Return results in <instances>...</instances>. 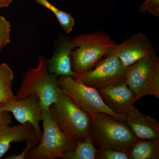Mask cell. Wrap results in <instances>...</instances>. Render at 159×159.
Masks as SVG:
<instances>
[{"instance_id": "6da1fadb", "label": "cell", "mask_w": 159, "mask_h": 159, "mask_svg": "<svg viewBox=\"0 0 159 159\" xmlns=\"http://www.w3.org/2000/svg\"><path fill=\"white\" fill-rule=\"evenodd\" d=\"M90 116L89 134L97 149L112 148L128 153L138 138L124 122L105 113Z\"/></svg>"}, {"instance_id": "7a4b0ae2", "label": "cell", "mask_w": 159, "mask_h": 159, "mask_svg": "<svg viewBox=\"0 0 159 159\" xmlns=\"http://www.w3.org/2000/svg\"><path fill=\"white\" fill-rule=\"evenodd\" d=\"M73 40L77 45L71 53L72 70L76 75L85 74L93 68L116 43L103 31L79 34Z\"/></svg>"}, {"instance_id": "3957f363", "label": "cell", "mask_w": 159, "mask_h": 159, "mask_svg": "<svg viewBox=\"0 0 159 159\" xmlns=\"http://www.w3.org/2000/svg\"><path fill=\"white\" fill-rule=\"evenodd\" d=\"M58 76L49 73L46 59L41 56L36 67L30 69L23 77L16 95L17 100L31 96L39 98L43 108H50L57 100L60 90L57 82Z\"/></svg>"}, {"instance_id": "277c9868", "label": "cell", "mask_w": 159, "mask_h": 159, "mask_svg": "<svg viewBox=\"0 0 159 159\" xmlns=\"http://www.w3.org/2000/svg\"><path fill=\"white\" fill-rule=\"evenodd\" d=\"M42 121L41 139L38 144L29 151L26 159H61L67 152L74 150L77 142L60 129L50 108H43Z\"/></svg>"}, {"instance_id": "5b68a950", "label": "cell", "mask_w": 159, "mask_h": 159, "mask_svg": "<svg viewBox=\"0 0 159 159\" xmlns=\"http://www.w3.org/2000/svg\"><path fill=\"white\" fill-rule=\"evenodd\" d=\"M50 110L60 129L76 142L89 136L90 115L80 109L61 91Z\"/></svg>"}, {"instance_id": "8992f818", "label": "cell", "mask_w": 159, "mask_h": 159, "mask_svg": "<svg viewBox=\"0 0 159 159\" xmlns=\"http://www.w3.org/2000/svg\"><path fill=\"white\" fill-rule=\"evenodd\" d=\"M125 83L136 100L152 95L159 98V58L155 52L127 68Z\"/></svg>"}, {"instance_id": "52a82bcc", "label": "cell", "mask_w": 159, "mask_h": 159, "mask_svg": "<svg viewBox=\"0 0 159 159\" xmlns=\"http://www.w3.org/2000/svg\"><path fill=\"white\" fill-rule=\"evenodd\" d=\"M57 82L60 90L66 94L84 112L90 115L105 113L124 122V117L117 115L106 105L97 89L86 85L70 76H58Z\"/></svg>"}, {"instance_id": "ba28073f", "label": "cell", "mask_w": 159, "mask_h": 159, "mask_svg": "<svg viewBox=\"0 0 159 159\" xmlns=\"http://www.w3.org/2000/svg\"><path fill=\"white\" fill-rule=\"evenodd\" d=\"M127 70L118 57L109 53L90 70L73 77L98 89L125 82Z\"/></svg>"}, {"instance_id": "9c48e42d", "label": "cell", "mask_w": 159, "mask_h": 159, "mask_svg": "<svg viewBox=\"0 0 159 159\" xmlns=\"http://www.w3.org/2000/svg\"><path fill=\"white\" fill-rule=\"evenodd\" d=\"M153 45L146 34L135 33L120 43H116L110 53L118 57L126 68L154 53Z\"/></svg>"}, {"instance_id": "30bf717a", "label": "cell", "mask_w": 159, "mask_h": 159, "mask_svg": "<svg viewBox=\"0 0 159 159\" xmlns=\"http://www.w3.org/2000/svg\"><path fill=\"white\" fill-rule=\"evenodd\" d=\"M0 105L3 110L11 113L20 124L30 123L40 142L42 134L40 122L42 121L43 107L38 97L31 96L20 100L3 102Z\"/></svg>"}, {"instance_id": "8fae6325", "label": "cell", "mask_w": 159, "mask_h": 159, "mask_svg": "<svg viewBox=\"0 0 159 159\" xmlns=\"http://www.w3.org/2000/svg\"><path fill=\"white\" fill-rule=\"evenodd\" d=\"M77 45L70 38L60 34L54 43L53 55L50 59H46V64L49 73L57 76L76 75L72 70L71 53Z\"/></svg>"}, {"instance_id": "7c38bea8", "label": "cell", "mask_w": 159, "mask_h": 159, "mask_svg": "<svg viewBox=\"0 0 159 159\" xmlns=\"http://www.w3.org/2000/svg\"><path fill=\"white\" fill-rule=\"evenodd\" d=\"M107 106L117 115L124 117L134 108L137 101L134 93L126 83H122L97 89Z\"/></svg>"}, {"instance_id": "4fadbf2b", "label": "cell", "mask_w": 159, "mask_h": 159, "mask_svg": "<svg viewBox=\"0 0 159 159\" xmlns=\"http://www.w3.org/2000/svg\"><path fill=\"white\" fill-rule=\"evenodd\" d=\"M124 123L140 139L159 140V123L134 107L124 116Z\"/></svg>"}, {"instance_id": "5bb4252c", "label": "cell", "mask_w": 159, "mask_h": 159, "mask_svg": "<svg viewBox=\"0 0 159 159\" xmlns=\"http://www.w3.org/2000/svg\"><path fill=\"white\" fill-rule=\"evenodd\" d=\"M30 139L39 143L34 127L30 123L0 127V159L9 150L11 143L26 142Z\"/></svg>"}, {"instance_id": "9a60e30c", "label": "cell", "mask_w": 159, "mask_h": 159, "mask_svg": "<svg viewBox=\"0 0 159 159\" xmlns=\"http://www.w3.org/2000/svg\"><path fill=\"white\" fill-rule=\"evenodd\" d=\"M128 155L129 159H159V140L138 139Z\"/></svg>"}, {"instance_id": "2e32d148", "label": "cell", "mask_w": 159, "mask_h": 159, "mask_svg": "<svg viewBox=\"0 0 159 159\" xmlns=\"http://www.w3.org/2000/svg\"><path fill=\"white\" fill-rule=\"evenodd\" d=\"M13 71L7 64L0 63V103L17 100L12 91Z\"/></svg>"}, {"instance_id": "e0dca14e", "label": "cell", "mask_w": 159, "mask_h": 159, "mask_svg": "<svg viewBox=\"0 0 159 159\" xmlns=\"http://www.w3.org/2000/svg\"><path fill=\"white\" fill-rule=\"evenodd\" d=\"M97 151L89 136L84 141L77 142L74 150L67 152L61 159H96Z\"/></svg>"}, {"instance_id": "ac0fdd59", "label": "cell", "mask_w": 159, "mask_h": 159, "mask_svg": "<svg viewBox=\"0 0 159 159\" xmlns=\"http://www.w3.org/2000/svg\"><path fill=\"white\" fill-rule=\"evenodd\" d=\"M40 5L48 9L56 17L60 25L66 34H70L73 30L75 20L72 15L60 10L49 2L48 0H34Z\"/></svg>"}, {"instance_id": "d6986e66", "label": "cell", "mask_w": 159, "mask_h": 159, "mask_svg": "<svg viewBox=\"0 0 159 159\" xmlns=\"http://www.w3.org/2000/svg\"><path fill=\"white\" fill-rule=\"evenodd\" d=\"M11 32L10 22L0 14V52L11 41Z\"/></svg>"}, {"instance_id": "ffe728a7", "label": "cell", "mask_w": 159, "mask_h": 159, "mask_svg": "<svg viewBox=\"0 0 159 159\" xmlns=\"http://www.w3.org/2000/svg\"><path fill=\"white\" fill-rule=\"evenodd\" d=\"M96 159H129L128 153L112 148L98 149Z\"/></svg>"}, {"instance_id": "44dd1931", "label": "cell", "mask_w": 159, "mask_h": 159, "mask_svg": "<svg viewBox=\"0 0 159 159\" xmlns=\"http://www.w3.org/2000/svg\"><path fill=\"white\" fill-rule=\"evenodd\" d=\"M141 13L151 14L157 18L159 17V0H146L139 8Z\"/></svg>"}, {"instance_id": "7402d4cb", "label": "cell", "mask_w": 159, "mask_h": 159, "mask_svg": "<svg viewBox=\"0 0 159 159\" xmlns=\"http://www.w3.org/2000/svg\"><path fill=\"white\" fill-rule=\"evenodd\" d=\"M26 147L24 151L19 155L13 154L6 158L7 159H26V155L29 151L35 147L38 144L39 142L33 139H30L26 141Z\"/></svg>"}, {"instance_id": "603a6c76", "label": "cell", "mask_w": 159, "mask_h": 159, "mask_svg": "<svg viewBox=\"0 0 159 159\" xmlns=\"http://www.w3.org/2000/svg\"><path fill=\"white\" fill-rule=\"evenodd\" d=\"M10 113L3 110L0 105V127L9 125L12 122Z\"/></svg>"}, {"instance_id": "cb8c5ba5", "label": "cell", "mask_w": 159, "mask_h": 159, "mask_svg": "<svg viewBox=\"0 0 159 159\" xmlns=\"http://www.w3.org/2000/svg\"><path fill=\"white\" fill-rule=\"evenodd\" d=\"M13 0H0V8H7L10 6Z\"/></svg>"}]
</instances>
